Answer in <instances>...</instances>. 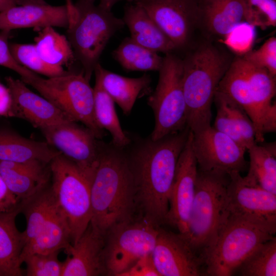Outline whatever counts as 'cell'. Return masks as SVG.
Instances as JSON below:
<instances>
[{"label": "cell", "instance_id": "25", "mask_svg": "<svg viewBox=\"0 0 276 276\" xmlns=\"http://www.w3.org/2000/svg\"><path fill=\"white\" fill-rule=\"evenodd\" d=\"M59 154L46 142L27 139L9 127H0V160L22 163L37 160L50 163Z\"/></svg>", "mask_w": 276, "mask_h": 276}, {"label": "cell", "instance_id": "4", "mask_svg": "<svg viewBox=\"0 0 276 276\" xmlns=\"http://www.w3.org/2000/svg\"><path fill=\"white\" fill-rule=\"evenodd\" d=\"M70 10L67 39L75 59L90 81L100 57L111 36L124 26L122 19L110 10L95 4V0H67Z\"/></svg>", "mask_w": 276, "mask_h": 276}, {"label": "cell", "instance_id": "28", "mask_svg": "<svg viewBox=\"0 0 276 276\" xmlns=\"http://www.w3.org/2000/svg\"><path fill=\"white\" fill-rule=\"evenodd\" d=\"M249 163L244 180L276 195V143H256L247 150Z\"/></svg>", "mask_w": 276, "mask_h": 276}, {"label": "cell", "instance_id": "40", "mask_svg": "<svg viewBox=\"0 0 276 276\" xmlns=\"http://www.w3.org/2000/svg\"><path fill=\"white\" fill-rule=\"evenodd\" d=\"M11 101L9 88L0 82V116L8 117Z\"/></svg>", "mask_w": 276, "mask_h": 276}, {"label": "cell", "instance_id": "10", "mask_svg": "<svg viewBox=\"0 0 276 276\" xmlns=\"http://www.w3.org/2000/svg\"><path fill=\"white\" fill-rule=\"evenodd\" d=\"M145 221L120 225L105 237L103 252L105 273L121 276L143 257L152 254L158 228Z\"/></svg>", "mask_w": 276, "mask_h": 276}, {"label": "cell", "instance_id": "24", "mask_svg": "<svg viewBox=\"0 0 276 276\" xmlns=\"http://www.w3.org/2000/svg\"><path fill=\"white\" fill-rule=\"evenodd\" d=\"M122 19L129 30L130 38L141 45L165 54L176 50L172 41L139 4L127 6Z\"/></svg>", "mask_w": 276, "mask_h": 276}, {"label": "cell", "instance_id": "15", "mask_svg": "<svg viewBox=\"0 0 276 276\" xmlns=\"http://www.w3.org/2000/svg\"><path fill=\"white\" fill-rule=\"evenodd\" d=\"M152 257L160 276L205 275L202 259L179 233L158 228Z\"/></svg>", "mask_w": 276, "mask_h": 276}, {"label": "cell", "instance_id": "22", "mask_svg": "<svg viewBox=\"0 0 276 276\" xmlns=\"http://www.w3.org/2000/svg\"><path fill=\"white\" fill-rule=\"evenodd\" d=\"M198 26L210 35L222 38L245 21L246 0H199Z\"/></svg>", "mask_w": 276, "mask_h": 276}, {"label": "cell", "instance_id": "36", "mask_svg": "<svg viewBox=\"0 0 276 276\" xmlns=\"http://www.w3.org/2000/svg\"><path fill=\"white\" fill-rule=\"evenodd\" d=\"M245 60L266 69L276 76V38L267 39L258 50L249 51L242 57Z\"/></svg>", "mask_w": 276, "mask_h": 276}, {"label": "cell", "instance_id": "7", "mask_svg": "<svg viewBox=\"0 0 276 276\" xmlns=\"http://www.w3.org/2000/svg\"><path fill=\"white\" fill-rule=\"evenodd\" d=\"M21 80L34 88L73 120L82 123L98 139L105 136V131L99 126L95 119L94 89L82 72H68L47 79L33 73Z\"/></svg>", "mask_w": 276, "mask_h": 276}, {"label": "cell", "instance_id": "41", "mask_svg": "<svg viewBox=\"0 0 276 276\" xmlns=\"http://www.w3.org/2000/svg\"><path fill=\"white\" fill-rule=\"evenodd\" d=\"M123 1L135 3L140 0H100L99 5L106 9L111 11V8L116 3Z\"/></svg>", "mask_w": 276, "mask_h": 276}, {"label": "cell", "instance_id": "39", "mask_svg": "<svg viewBox=\"0 0 276 276\" xmlns=\"http://www.w3.org/2000/svg\"><path fill=\"white\" fill-rule=\"evenodd\" d=\"M19 203L17 198L9 191L0 175V213L12 210Z\"/></svg>", "mask_w": 276, "mask_h": 276}, {"label": "cell", "instance_id": "30", "mask_svg": "<svg viewBox=\"0 0 276 276\" xmlns=\"http://www.w3.org/2000/svg\"><path fill=\"white\" fill-rule=\"evenodd\" d=\"M34 40L39 55L51 65L63 67L70 65L75 59L67 38L52 27L42 28Z\"/></svg>", "mask_w": 276, "mask_h": 276}, {"label": "cell", "instance_id": "38", "mask_svg": "<svg viewBox=\"0 0 276 276\" xmlns=\"http://www.w3.org/2000/svg\"><path fill=\"white\" fill-rule=\"evenodd\" d=\"M121 276H160V275L155 266L152 254H150L140 259Z\"/></svg>", "mask_w": 276, "mask_h": 276}, {"label": "cell", "instance_id": "6", "mask_svg": "<svg viewBox=\"0 0 276 276\" xmlns=\"http://www.w3.org/2000/svg\"><path fill=\"white\" fill-rule=\"evenodd\" d=\"M276 227L229 214L214 243L200 255L205 274L231 276L261 244L275 238Z\"/></svg>", "mask_w": 276, "mask_h": 276}, {"label": "cell", "instance_id": "42", "mask_svg": "<svg viewBox=\"0 0 276 276\" xmlns=\"http://www.w3.org/2000/svg\"><path fill=\"white\" fill-rule=\"evenodd\" d=\"M17 5H22L20 0H0V12Z\"/></svg>", "mask_w": 276, "mask_h": 276}, {"label": "cell", "instance_id": "37", "mask_svg": "<svg viewBox=\"0 0 276 276\" xmlns=\"http://www.w3.org/2000/svg\"><path fill=\"white\" fill-rule=\"evenodd\" d=\"M10 35V31L2 30L0 32V65L14 71L22 79L33 72L19 64L13 57L8 43Z\"/></svg>", "mask_w": 276, "mask_h": 276}, {"label": "cell", "instance_id": "2", "mask_svg": "<svg viewBox=\"0 0 276 276\" xmlns=\"http://www.w3.org/2000/svg\"><path fill=\"white\" fill-rule=\"evenodd\" d=\"M90 225L106 237L131 221L136 198L126 149L100 140L98 163L90 183Z\"/></svg>", "mask_w": 276, "mask_h": 276}, {"label": "cell", "instance_id": "5", "mask_svg": "<svg viewBox=\"0 0 276 276\" xmlns=\"http://www.w3.org/2000/svg\"><path fill=\"white\" fill-rule=\"evenodd\" d=\"M229 180V174L198 168L188 231L183 235L199 257L214 243L229 216L227 195Z\"/></svg>", "mask_w": 276, "mask_h": 276}, {"label": "cell", "instance_id": "14", "mask_svg": "<svg viewBox=\"0 0 276 276\" xmlns=\"http://www.w3.org/2000/svg\"><path fill=\"white\" fill-rule=\"evenodd\" d=\"M229 175L227 195L229 214L276 227V195L249 184L239 172Z\"/></svg>", "mask_w": 276, "mask_h": 276}, {"label": "cell", "instance_id": "12", "mask_svg": "<svg viewBox=\"0 0 276 276\" xmlns=\"http://www.w3.org/2000/svg\"><path fill=\"white\" fill-rule=\"evenodd\" d=\"M192 133V146L199 170L229 174L247 168L246 149L227 135L212 126Z\"/></svg>", "mask_w": 276, "mask_h": 276}, {"label": "cell", "instance_id": "32", "mask_svg": "<svg viewBox=\"0 0 276 276\" xmlns=\"http://www.w3.org/2000/svg\"><path fill=\"white\" fill-rule=\"evenodd\" d=\"M10 52L15 60L20 65L48 78L63 75L68 72L62 67L51 65L39 55L35 44L13 43L9 44Z\"/></svg>", "mask_w": 276, "mask_h": 276}, {"label": "cell", "instance_id": "18", "mask_svg": "<svg viewBox=\"0 0 276 276\" xmlns=\"http://www.w3.org/2000/svg\"><path fill=\"white\" fill-rule=\"evenodd\" d=\"M105 236L89 224L78 241L64 251L61 276H96L105 274Z\"/></svg>", "mask_w": 276, "mask_h": 276}, {"label": "cell", "instance_id": "1", "mask_svg": "<svg viewBox=\"0 0 276 276\" xmlns=\"http://www.w3.org/2000/svg\"><path fill=\"white\" fill-rule=\"evenodd\" d=\"M181 131L157 140L149 138L126 147L133 174L136 198L146 220L156 226L166 222L177 162L190 132Z\"/></svg>", "mask_w": 276, "mask_h": 276}, {"label": "cell", "instance_id": "3", "mask_svg": "<svg viewBox=\"0 0 276 276\" xmlns=\"http://www.w3.org/2000/svg\"><path fill=\"white\" fill-rule=\"evenodd\" d=\"M233 60L211 43H204L182 59L187 125L192 132L211 126L212 105L218 85Z\"/></svg>", "mask_w": 276, "mask_h": 276}, {"label": "cell", "instance_id": "16", "mask_svg": "<svg viewBox=\"0 0 276 276\" xmlns=\"http://www.w3.org/2000/svg\"><path fill=\"white\" fill-rule=\"evenodd\" d=\"M192 136L190 131L177 162L165 222L176 227L183 235L188 231L198 173L197 163L192 146Z\"/></svg>", "mask_w": 276, "mask_h": 276}, {"label": "cell", "instance_id": "26", "mask_svg": "<svg viewBox=\"0 0 276 276\" xmlns=\"http://www.w3.org/2000/svg\"><path fill=\"white\" fill-rule=\"evenodd\" d=\"M99 64L94 70L95 84L93 89L95 119L99 126L111 134V142L118 147L124 148L130 144L131 139L123 131L116 111L114 102L102 85Z\"/></svg>", "mask_w": 276, "mask_h": 276}, {"label": "cell", "instance_id": "34", "mask_svg": "<svg viewBox=\"0 0 276 276\" xmlns=\"http://www.w3.org/2000/svg\"><path fill=\"white\" fill-rule=\"evenodd\" d=\"M245 21L261 29L276 26L275 0H246Z\"/></svg>", "mask_w": 276, "mask_h": 276}, {"label": "cell", "instance_id": "44", "mask_svg": "<svg viewBox=\"0 0 276 276\" xmlns=\"http://www.w3.org/2000/svg\"><path fill=\"white\" fill-rule=\"evenodd\" d=\"M140 1H141V0H140Z\"/></svg>", "mask_w": 276, "mask_h": 276}, {"label": "cell", "instance_id": "11", "mask_svg": "<svg viewBox=\"0 0 276 276\" xmlns=\"http://www.w3.org/2000/svg\"><path fill=\"white\" fill-rule=\"evenodd\" d=\"M46 142L74 163L89 180L97 168L99 142L86 126L74 121L45 126L39 129Z\"/></svg>", "mask_w": 276, "mask_h": 276}, {"label": "cell", "instance_id": "13", "mask_svg": "<svg viewBox=\"0 0 276 276\" xmlns=\"http://www.w3.org/2000/svg\"><path fill=\"white\" fill-rule=\"evenodd\" d=\"M199 0H141L140 5L174 44L186 47L198 25Z\"/></svg>", "mask_w": 276, "mask_h": 276}, {"label": "cell", "instance_id": "8", "mask_svg": "<svg viewBox=\"0 0 276 276\" xmlns=\"http://www.w3.org/2000/svg\"><path fill=\"white\" fill-rule=\"evenodd\" d=\"M50 168L51 189L68 220L73 245L90 222V181L74 163L61 154L51 161Z\"/></svg>", "mask_w": 276, "mask_h": 276}, {"label": "cell", "instance_id": "9", "mask_svg": "<svg viewBox=\"0 0 276 276\" xmlns=\"http://www.w3.org/2000/svg\"><path fill=\"white\" fill-rule=\"evenodd\" d=\"M158 71L156 87L148 99L154 117V127L150 136L154 141L181 131L187 126L182 59L172 53H167Z\"/></svg>", "mask_w": 276, "mask_h": 276}, {"label": "cell", "instance_id": "17", "mask_svg": "<svg viewBox=\"0 0 276 276\" xmlns=\"http://www.w3.org/2000/svg\"><path fill=\"white\" fill-rule=\"evenodd\" d=\"M5 81L12 99L8 117L23 119L39 129L74 121L45 98L31 90L22 80L8 76Z\"/></svg>", "mask_w": 276, "mask_h": 276}, {"label": "cell", "instance_id": "43", "mask_svg": "<svg viewBox=\"0 0 276 276\" xmlns=\"http://www.w3.org/2000/svg\"><path fill=\"white\" fill-rule=\"evenodd\" d=\"M22 5L27 4H45L47 3L44 0H20Z\"/></svg>", "mask_w": 276, "mask_h": 276}, {"label": "cell", "instance_id": "27", "mask_svg": "<svg viewBox=\"0 0 276 276\" xmlns=\"http://www.w3.org/2000/svg\"><path fill=\"white\" fill-rule=\"evenodd\" d=\"M102 85L125 115H129L140 94L150 84V76L144 74L137 78L125 77L104 68L99 65Z\"/></svg>", "mask_w": 276, "mask_h": 276}, {"label": "cell", "instance_id": "23", "mask_svg": "<svg viewBox=\"0 0 276 276\" xmlns=\"http://www.w3.org/2000/svg\"><path fill=\"white\" fill-rule=\"evenodd\" d=\"M21 210L19 202L12 210L0 213V276H22L25 274L21 268L24 239L15 221Z\"/></svg>", "mask_w": 276, "mask_h": 276}, {"label": "cell", "instance_id": "21", "mask_svg": "<svg viewBox=\"0 0 276 276\" xmlns=\"http://www.w3.org/2000/svg\"><path fill=\"white\" fill-rule=\"evenodd\" d=\"M213 102L216 108L214 126L247 150L255 144L254 124L244 109L224 93L216 90Z\"/></svg>", "mask_w": 276, "mask_h": 276}, {"label": "cell", "instance_id": "31", "mask_svg": "<svg viewBox=\"0 0 276 276\" xmlns=\"http://www.w3.org/2000/svg\"><path fill=\"white\" fill-rule=\"evenodd\" d=\"M235 273L241 276H275L276 238L258 246L241 263Z\"/></svg>", "mask_w": 276, "mask_h": 276}, {"label": "cell", "instance_id": "29", "mask_svg": "<svg viewBox=\"0 0 276 276\" xmlns=\"http://www.w3.org/2000/svg\"><path fill=\"white\" fill-rule=\"evenodd\" d=\"M115 60L126 70L146 72L158 71L163 57L146 48L130 37L124 39L112 52Z\"/></svg>", "mask_w": 276, "mask_h": 276}, {"label": "cell", "instance_id": "35", "mask_svg": "<svg viewBox=\"0 0 276 276\" xmlns=\"http://www.w3.org/2000/svg\"><path fill=\"white\" fill-rule=\"evenodd\" d=\"M255 27L242 22L235 26L220 40L234 52L244 55L249 51L255 37Z\"/></svg>", "mask_w": 276, "mask_h": 276}, {"label": "cell", "instance_id": "19", "mask_svg": "<svg viewBox=\"0 0 276 276\" xmlns=\"http://www.w3.org/2000/svg\"><path fill=\"white\" fill-rule=\"evenodd\" d=\"M70 10L67 4L17 5L0 12V30L11 31L19 28H44L57 27L67 28Z\"/></svg>", "mask_w": 276, "mask_h": 276}, {"label": "cell", "instance_id": "20", "mask_svg": "<svg viewBox=\"0 0 276 276\" xmlns=\"http://www.w3.org/2000/svg\"><path fill=\"white\" fill-rule=\"evenodd\" d=\"M0 175L19 202L24 201L50 182V163L37 160L22 163L0 160Z\"/></svg>", "mask_w": 276, "mask_h": 276}, {"label": "cell", "instance_id": "33", "mask_svg": "<svg viewBox=\"0 0 276 276\" xmlns=\"http://www.w3.org/2000/svg\"><path fill=\"white\" fill-rule=\"evenodd\" d=\"M59 251L32 253L25 256L22 262L26 265L27 276H61L63 262L58 258Z\"/></svg>", "mask_w": 276, "mask_h": 276}]
</instances>
